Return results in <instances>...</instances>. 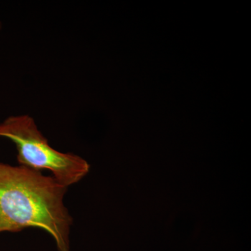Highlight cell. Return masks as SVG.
<instances>
[{"mask_svg":"<svg viewBox=\"0 0 251 251\" xmlns=\"http://www.w3.org/2000/svg\"><path fill=\"white\" fill-rule=\"evenodd\" d=\"M0 137L16 145L20 166L42 171L49 170L63 186L76 184L88 174L90 166L82 157L59 152L50 146L34 119L29 115L8 117L0 123Z\"/></svg>","mask_w":251,"mask_h":251,"instance_id":"obj_2","label":"cell"},{"mask_svg":"<svg viewBox=\"0 0 251 251\" xmlns=\"http://www.w3.org/2000/svg\"><path fill=\"white\" fill-rule=\"evenodd\" d=\"M67 189L40 171L0 163V233L44 229L59 251H70L73 218L64 202Z\"/></svg>","mask_w":251,"mask_h":251,"instance_id":"obj_1","label":"cell"}]
</instances>
